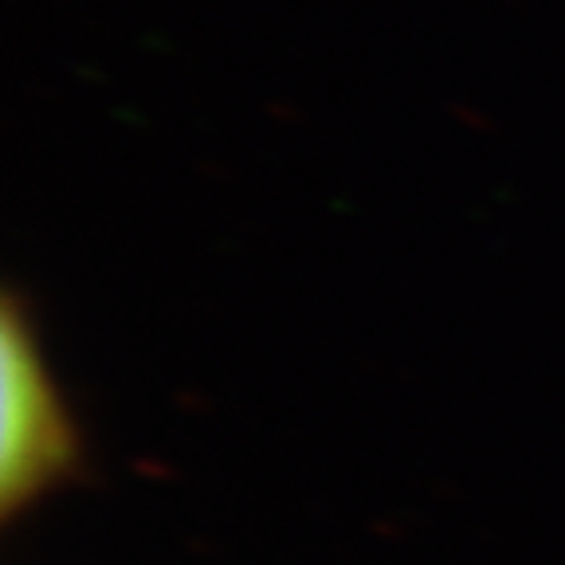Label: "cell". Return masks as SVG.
Returning a JSON list of instances; mask_svg holds the SVG:
<instances>
[{"label": "cell", "instance_id": "obj_1", "mask_svg": "<svg viewBox=\"0 0 565 565\" xmlns=\"http://www.w3.org/2000/svg\"><path fill=\"white\" fill-rule=\"evenodd\" d=\"M87 468L83 433L40 350L20 291L0 310V514L17 519Z\"/></svg>", "mask_w": 565, "mask_h": 565}]
</instances>
